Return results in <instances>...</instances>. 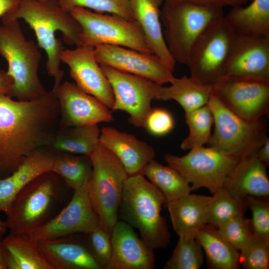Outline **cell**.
<instances>
[{"label":"cell","instance_id":"35","mask_svg":"<svg viewBox=\"0 0 269 269\" xmlns=\"http://www.w3.org/2000/svg\"><path fill=\"white\" fill-rule=\"evenodd\" d=\"M204 261L203 249L194 237H179L164 269H198Z\"/></svg>","mask_w":269,"mask_h":269},{"label":"cell","instance_id":"3","mask_svg":"<svg viewBox=\"0 0 269 269\" xmlns=\"http://www.w3.org/2000/svg\"><path fill=\"white\" fill-rule=\"evenodd\" d=\"M163 206L166 207V199L162 193L140 173L125 181L118 216L136 228L153 250L164 249L171 234L161 214Z\"/></svg>","mask_w":269,"mask_h":269},{"label":"cell","instance_id":"13","mask_svg":"<svg viewBox=\"0 0 269 269\" xmlns=\"http://www.w3.org/2000/svg\"><path fill=\"white\" fill-rule=\"evenodd\" d=\"M113 91L114 105L112 111H122L129 114V123L137 128H144L146 119L152 110L158 84L134 74L109 66L100 65Z\"/></svg>","mask_w":269,"mask_h":269},{"label":"cell","instance_id":"19","mask_svg":"<svg viewBox=\"0 0 269 269\" xmlns=\"http://www.w3.org/2000/svg\"><path fill=\"white\" fill-rule=\"evenodd\" d=\"M112 254L105 269H153V250L140 239L130 224L119 221L111 235Z\"/></svg>","mask_w":269,"mask_h":269},{"label":"cell","instance_id":"41","mask_svg":"<svg viewBox=\"0 0 269 269\" xmlns=\"http://www.w3.org/2000/svg\"><path fill=\"white\" fill-rule=\"evenodd\" d=\"M171 114L163 109H152L147 116L144 128L151 134L161 136L169 133L174 127Z\"/></svg>","mask_w":269,"mask_h":269},{"label":"cell","instance_id":"27","mask_svg":"<svg viewBox=\"0 0 269 269\" xmlns=\"http://www.w3.org/2000/svg\"><path fill=\"white\" fill-rule=\"evenodd\" d=\"M225 17L236 33L269 37V0L232 7Z\"/></svg>","mask_w":269,"mask_h":269},{"label":"cell","instance_id":"8","mask_svg":"<svg viewBox=\"0 0 269 269\" xmlns=\"http://www.w3.org/2000/svg\"><path fill=\"white\" fill-rule=\"evenodd\" d=\"M69 10L81 27L79 35L81 46L109 44L151 53L136 21L116 14L94 12L80 6L73 7Z\"/></svg>","mask_w":269,"mask_h":269},{"label":"cell","instance_id":"9","mask_svg":"<svg viewBox=\"0 0 269 269\" xmlns=\"http://www.w3.org/2000/svg\"><path fill=\"white\" fill-rule=\"evenodd\" d=\"M50 171L25 186L16 195L5 221L10 232L28 235L45 223L59 195V183Z\"/></svg>","mask_w":269,"mask_h":269},{"label":"cell","instance_id":"38","mask_svg":"<svg viewBox=\"0 0 269 269\" xmlns=\"http://www.w3.org/2000/svg\"><path fill=\"white\" fill-rule=\"evenodd\" d=\"M217 229L221 236L239 251L253 233L251 220L246 218L244 215L227 221Z\"/></svg>","mask_w":269,"mask_h":269},{"label":"cell","instance_id":"16","mask_svg":"<svg viewBox=\"0 0 269 269\" xmlns=\"http://www.w3.org/2000/svg\"><path fill=\"white\" fill-rule=\"evenodd\" d=\"M60 59L69 67L70 76L80 90L112 110L115 101L112 88L95 58L94 47L80 46L64 49Z\"/></svg>","mask_w":269,"mask_h":269},{"label":"cell","instance_id":"14","mask_svg":"<svg viewBox=\"0 0 269 269\" xmlns=\"http://www.w3.org/2000/svg\"><path fill=\"white\" fill-rule=\"evenodd\" d=\"M89 180L74 190L71 201L61 212L31 232L27 235L29 237L38 243L77 233L88 234L101 227L99 219L88 196Z\"/></svg>","mask_w":269,"mask_h":269},{"label":"cell","instance_id":"31","mask_svg":"<svg viewBox=\"0 0 269 269\" xmlns=\"http://www.w3.org/2000/svg\"><path fill=\"white\" fill-rule=\"evenodd\" d=\"M163 194L166 204L190 193V184L174 168L164 166L154 159L146 164L141 171Z\"/></svg>","mask_w":269,"mask_h":269},{"label":"cell","instance_id":"48","mask_svg":"<svg viewBox=\"0 0 269 269\" xmlns=\"http://www.w3.org/2000/svg\"><path fill=\"white\" fill-rule=\"evenodd\" d=\"M7 230L5 222L0 219V237H2Z\"/></svg>","mask_w":269,"mask_h":269},{"label":"cell","instance_id":"7","mask_svg":"<svg viewBox=\"0 0 269 269\" xmlns=\"http://www.w3.org/2000/svg\"><path fill=\"white\" fill-rule=\"evenodd\" d=\"M208 105L214 124L208 146L239 160L256 154L268 137V123L264 117L253 121L243 119L228 109L212 93Z\"/></svg>","mask_w":269,"mask_h":269},{"label":"cell","instance_id":"1","mask_svg":"<svg viewBox=\"0 0 269 269\" xmlns=\"http://www.w3.org/2000/svg\"><path fill=\"white\" fill-rule=\"evenodd\" d=\"M59 117L50 91L27 101L0 94V177L10 174L32 152L51 145Z\"/></svg>","mask_w":269,"mask_h":269},{"label":"cell","instance_id":"5","mask_svg":"<svg viewBox=\"0 0 269 269\" xmlns=\"http://www.w3.org/2000/svg\"><path fill=\"white\" fill-rule=\"evenodd\" d=\"M224 7L187 1L164 2L160 16L163 36L176 63L187 65L193 45L213 21L224 15Z\"/></svg>","mask_w":269,"mask_h":269},{"label":"cell","instance_id":"32","mask_svg":"<svg viewBox=\"0 0 269 269\" xmlns=\"http://www.w3.org/2000/svg\"><path fill=\"white\" fill-rule=\"evenodd\" d=\"M54 161L52 171L60 175L66 185L74 190L88 181L92 172L90 156L67 152H58Z\"/></svg>","mask_w":269,"mask_h":269},{"label":"cell","instance_id":"28","mask_svg":"<svg viewBox=\"0 0 269 269\" xmlns=\"http://www.w3.org/2000/svg\"><path fill=\"white\" fill-rule=\"evenodd\" d=\"M195 238L205 253L209 268H240L239 251L221 236L217 228L206 224L196 233Z\"/></svg>","mask_w":269,"mask_h":269},{"label":"cell","instance_id":"24","mask_svg":"<svg viewBox=\"0 0 269 269\" xmlns=\"http://www.w3.org/2000/svg\"><path fill=\"white\" fill-rule=\"evenodd\" d=\"M267 167L256 154L243 158L228 175L223 187L244 197H267L269 179Z\"/></svg>","mask_w":269,"mask_h":269},{"label":"cell","instance_id":"40","mask_svg":"<svg viewBox=\"0 0 269 269\" xmlns=\"http://www.w3.org/2000/svg\"><path fill=\"white\" fill-rule=\"evenodd\" d=\"M88 235V246L102 269H105L112 254L111 235L101 227Z\"/></svg>","mask_w":269,"mask_h":269},{"label":"cell","instance_id":"18","mask_svg":"<svg viewBox=\"0 0 269 269\" xmlns=\"http://www.w3.org/2000/svg\"><path fill=\"white\" fill-rule=\"evenodd\" d=\"M223 75L269 79V37L236 33Z\"/></svg>","mask_w":269,"mask_h":269},{"label":"cell","instance_id":"21","mask_svg":"<svg viewBox=\"0 0 269 269\" xmlns=\"http://www.w3.org/2000/svg\"><path fill=\"white\" fill-rule=\"evenodd\" d=\"M99 142L118 158L129 176L141 173L144 166L155 157L151 145L132 134L111 127L101 129Z\"/></svg>","mask_w":269,"mask_h":269},{"label":"cell","instance_id":"36","mask_svg":"<svg viewBox=\"0 0 269 269\" xmlns=\"http://www.w3.org/2000/svg\"><path fill=\"white\" fill-rule=\"evenodd\" d=\"M240 251V263L244 268L269 269V237L253 232Z\"/></svg>","mask_w":269,"mask_h":269},{"label":"cell","instance_id":"2","mask_svg":"<svg viewBox=\"0 0 269 269\" xmlns=\"http://www.w3.org/2000/svg\"><path fill=\"white\" fill-rule=\"evenodd\" d=\"M19 19H23L34 30L38 46L47 54L46 68L48 74L54 79L51 90L54 91L61 84L64 75L60 68L64 49L55 32H62L67 44L80 46L81 27L69 10L61 6L57 0H20L14 10L1 18L2 22Z\"/></svg>","mask_w":269,"mask_h":269},{"label":"cell","instance_id":"26","mask_svg":"<svg viewBox=\"0 0 269 269\" xmlns=\"http://www.w3.org/2000/svg\"><path fill=\"white\" fill-rule=\"evenodd\" d=\"M170 86L158 85L155 100L176 101L185 112L207 105L212 93V85L207 84L191 76L175 77Z\"/></svg>","mask_w":269,"mask_h":269},{"label":"cell","instance_id":"34","mask_svg":"<svg viewBox=\"0 0 269 269\" xmlns=\"http://www.w3.org/2000/svg\"><path fill=\"white\" fill-rule=\"evenodd\" d=\"M185 118L189 132L181 142L180 147L184 150H190L207 144L214 124L213 115L208 104L185 112Z\"/></svg>","mask_w":269,"mask_h":269},{"label":"cell","instance_id":"4","mask_svg":"<svg viewBox=\"0 0 269 269\" xmlns=\"http://www.w3.org/2000/svg\"><path fill=\"white\" fill-rule=\"evenodd\" d=\"M38 47L25 37L18 19L0 25V55L6 60L14 80L9 96L18 101L33 100L47 92L38 76L42 58Z\"/></svg>","mask_w":269,"mask_h":269},{"label":"cell","instance_id":"12","mask_svg":"<svg viewBox=\"0 0 269 269\" xmlns=\"http://www.w3.org/2000/svg\"><path fill=\"white\" fill-rule=\"evenodd\" d=\"M212 94L232 112L247 120L269 113V79L223 75L212 85Z\"/></svg>","mask_w":269,"mask_h":269},{"label":"cell","instance_id":"47","mask_svg":"<svg viewBox=\"0 0 269 269\" xmlns=\"http://www.w3.org/2000/svg\"><path fill=\"white\" fill-rule=\"evenodd\" d=\"M252 0H223V3L225 6L231 7L245 5Z\"/></svg>","mask_w":269,"mask_h":269},{"label":"cell","instance_id":"30","mask_svg":"<svg viewBox=\"0 0 269 269\" xmlns=\"http://www.w3.org/2000/svg\"><path fill=\"white\" fill-rule=\"evenodd\" d=\"M97 124L58 129L51 147L57 152L89 156L99 142Z\"/></svg>","mask_w":269,"mask_h":269},{"label":"cell","instance_id":"44","mask_svg":"<svg viewBox=\"0 0 269 269\" xmlns=\"http://www.w3.org/2000/svg\"><path fill=\"white\" fill-rule=\"evenodd\" d=\"M256 155L262 162L267 166L269 164V137H268L262 145L259 148Z\"/></svg>","mask_w":269,"mask_h":269},{"label":"cell","instance_id":"6","mask_svg":"<svg viewBox=\"0 0 269 269\" xmlns=\"http://www.w3.org/2000/svg\"><path fill=\"white\" fill-rule=\"evenodd\" d=\"M89 156L92 172L88 196L101 227L111 235L119 220L124 186L129 175L118 158L100 142Z\"/></svg>","mask_w":269,"mask_h":269},{"label":"cell","instance_id":"49","mask_svg":"<svg viewBox=\"0 0 269 269\" xmlns=\"http://www.w3.org/2000/svg\"><path fill=\"white\" fill-rule=\"evenodd\" d=\"M38 0L44 1V0Z\"/></svg>","mask_w":269,"mask_h":269},{"label":"cell","instance_id":"10","mask_svg":"<svg viewBox=\"0 0 269 269\" xmlns=\"http://www.w3.org/2000/svg\"><path fill=\"white\" fill-rule=\"evenodd\" d=\"M168 165L176 170L189 184L192 190L206 188L212 194L222 188L239 159L215 148L195 147L185 155H164Z\"/></svg>","mask_w":269,"mask_h":269},{"label":"cell","instance_id":"45","mask_svg":"<svg viewBox=\"0 0 269 269\" xmlns=\"http://www.w3.org/2000/svg\"><path fill=\"white\" fill-rule=\"evenodd\" d=\"M1 237H0V269H8L6 253Z\"/></svg>","mask_w":269,"mask_h":269},{"label":"cell","instance_id":"43","mask_svg":"<svg viewBox=\"0 0 269 269\" xmlns=\"http://www.w3.org/2000/svg\"><path fill=\"white\" fill-rule=\"evenodd\" d=\"M20 0H0V18L14 10Z\"/></svg>","mask_w":269,"mask_h":269},{"label":"cell","instance_id":"37","mask_svg":"<svg viewBox=\"0 0 269 269\" xmlns=\"http://www.w3.org/2000/svg\"><path fill=\"white\" fill-rule=\"evenodd\" d=\"M59 4L69 10L80 6L100 13L107 12L119 15L135 21L130 0H57Z\"/></svg>","mask_w":269,"mask_h":269},{"label":"cell","instance_id":"22","mask_svg":"<svg viewBox=\"0 0 269 269\" xmlns=\"http://www.w3.org/2000/svg\"><path fill=\"white\" fill-rule=\"evenodd\" d=\"M53 269H102L88 245L65 237L37 243Z\"/></svg>","mask_w":269,"mask_h":269},{"label":"cell","instance_id":"29","mask_svg":"<svg viewBox=\"0 0 269 269\" xmlns=\"http://www.w3.org/2000/svg\"><path fill=\"white\" fill-rule=\"evenodd\" d=\"M2 241L8 269H53L38 243L27 235L10 232Z\"/></svg>","mask_w":269,"mask_h":269},{"label":"cell","instance_id":"46","mask_svg":"<svg viewBox=\"0 0 269 269\" xmlns=\"http://www.w3.org/2000/svg\"><path fill=\"white\" fill-rule=\"evenodd\" d=\"M178 1H187L200 3L218 4L225 6L223 0H164V2H172Z\"/></svg>","mask_w":269,"mask_h":269},{"label":"cell","instance_id":"11","mask_svg":"<svg viewBox=\"0 0 269 269\" xmlns=\"http://www.w3.org/2000/svg\"><path fill=\"white\" fill-rule=\"evenodd\" d=\"M236 33L225 14L200 35L191 50L187 66L190 76L212 85L223 74Z\"/></svg>","mask_w":269,"mask_h":269},{"label":"cell","instance_id":"20","mask_svg":"<svg viewBox=\"0 0 269 269\" xmlns=\"http://www.w3.org/2000/svg\"><path fill=\"white\" fill-rule=\"evenodd\" d=\"M49 147L32 152L9 175L0 178V211L7 215L16 195L25 186L52 171L56 154Z\"/></svg>","mask_w":269,"mask_h":269},{"label":"cell","instance_id":"25","mask_svg":"<svg viewBox=\"0 0 269 269\" xmlns=\"http://www.w3.org/2000/svg\"><path fill=\"white\" fill-rule=\"evenodd\" d=\"M212 196L191 193L166 204L173 228L179 237H194L207 224Z\"/></svg>","mask_w":269,"mask_h":269},{"label":"cell","instance_id":"42","mask_svg":"<svg viewBox=\"0 0 269 269\" xmlns=\"http://www.w3.org/2000/svg\"><path fill=\"white\" fill-rule=\"evenodd\" d=\"M13 85V79L7 71L0 70V94L9 95Z\"/></svg>","mask_w":269,"mask_h":269},{"label":"cell","instance_id":"15","mask_svg":"<svg viewBox=\"0 0 269 269\" xmlns=\"http://www.w3.org/2000/svg\"><path fill=\"white\" fill-rule=\"evenodd\" d=\"M95 58L100 65L148 79L163 85L174 78V70L152 53L127 47L100 44L94 47Z\"/></svg>","mask_w":269,"mask_h":269},{"label":"cell","instance_id":"17","mask_svg":"<svg viewBox=\"0 0 269 269\" xmlns=\"http://www.w3.org/2000/svg\"><path fill=\"white\" fill-rule=\"evenodd\" d=\"M53 92L60 106L59 129L114 120L111 109L97 98L82 91L75 84L65 81Z\"/></svg>","mask_w":269,"mask_h":269},{"label":"cell","instance_id":"33","mask_svg":"<svg viewBox=\"0 0 269 269\" xmlns=\"http://www.w3.org/2000/svg\"><path fill=\"white\" fill-rule=\"evenodd\" d=\"M247 208L245 197L222 187L212 196L208 208L207 224L218 228L230 219L244 215Z\"/></svg>","mask_w":269,"mask_h":269},{"label":"cell","instance_id":"39","mask_svg":"<svg viewBox=\"0 0 269 269\" xmlns=\"http://www.w3.org/2000/svg\"><path fill=\"white\" fill-rule=\"evenodd\" d=\"M265 197H245L247 207L252 213V227L254 233L269 237V204Z\"/></svg>","mask_w":269,"mask_h":269},{"label":"cell","instance_id":"23","mask_svg":"<svg viewBox=\"0 0 269 269\" xmlns=\"http://www.w3.org/2000/svg\"><path fill=\"white\" fill-rule=\"evenodd\" d=\"M135 21L153 54L174 70L176 62L166 44L161 23L160 7L164 0H130Z\"/></svg>","mask_w":269,"mask_h":269}]
</instances>
